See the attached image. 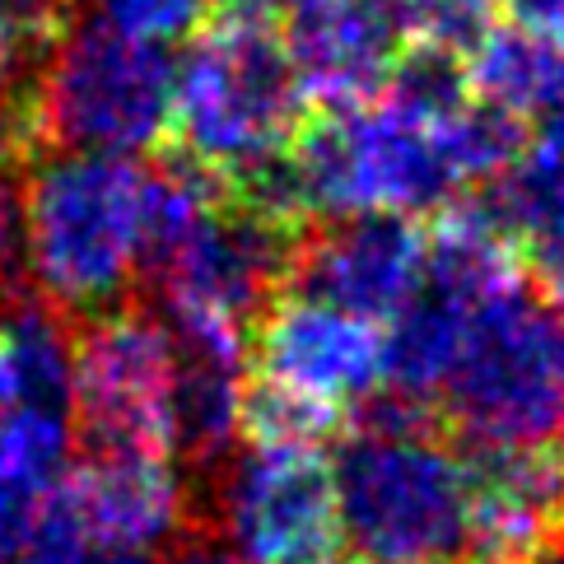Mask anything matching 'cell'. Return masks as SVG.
I'll return each mask as SVG.
<instances>
[{"mask_svg":"<svg viewBox=\"0 0 564 564\" xmlns=\"http://www.w3.org/2000/svg\"><path fill=\"white\" fill-rule=\"evenodd\" d=\"M332 457L340 541L365 564L462 560L471 532V467L430 430V411L392 392L355 411Z\"/></svg>","mask_w":564,"mask_h":564,"instance_id":"cell-1","label":"cell"},{"mask_svg":"<svg viewBox=\"0 0 564 564\" xmlns=\"http://www.w3.org/2000/svg\"><path fill=\"white\" fill-rule=\"evenodd\" d=\"M19 261L70 322L140 294V164L122 154L33 150L19 164Z\"/></svg>","mask_w":564,"mask_h":564,"instance_id":"cell-2","label":"cell"},{"mask_svg":"<svg viewBox=\"0 0 564 564\" xmlns=\"http://www.w3.org/2000/svg\"><path fill=\"white\" fill-rule=\"evenodd\" d=\"M453 112H420L392 94H378L359 108L317 117L285 154L304 219H420L467 196L471 183L453 150Z\"/></svg>","mask_w":564,"mask_h":564,"instance_id":"cell-3","label":"cell"},{"mask_svg":"<svg viewBox=\"0 0 564 564\" xmlns=\"http://www.w3.org/2000/svg\"><path fill=\"white\" fill-rule=\"evenodd\" d=\"M177 62L98 14L70 19L29 85V154H150L173 135Z\"/></svg>","mask_w":564,"mask_h":564,"instance_id":"cell-4","label":"cell"},{"mask_svg":"<svg viewBox=\"0 0 564 564\" xmlns=\"http://www.w3.org/2000/svg\"><path fill=\"white\" fill-rule=\"evenodd\" d=\"M467 448H546L564 425V322L532 280L476 299L438 392Z\"/></svg>","mask_w":564,"mask_h":564,"instance_id":"cell-5","label":"cell"},{"mask_svg":"<svg viewBox=\"0 0 564 564\" xmlns=\"http://www.w3.org/2000/svg\"><path fill=\"white\" fill-rule=\"evenodd\" d=\"M304 104L280 33L252 19H225L177 62L173 135L183 140V154L229 187L294 145Z\"/></svg>","mask_w":564,"mask_h":564,"instance_id":"cell-6","label":"cell"},{"mask_svg":"<svg viewBox=\"0 0 564 564\" xmlns=\"http://www.w3.org/2000/svg\"><path fill=\"white\" fill-rule=\"evenodd\" d=\"M206 480L210 532L243 564H313L336 551V486L322 448L248 443Z\"/></svg>","mask_w":564,"mask_h":564,"instance_id":"cell-7","label":"cell"},{"mask_svg":"<svg viewBox=\"0 0 564 564\" xmlns=\"http://www.w3.org/2000/svg\"><path fill=\"white\" fill-rule=\"evenodd\" d=\"M173 340L150 304L108 308L75 327V443L89 453L169 457Z\"/></svg>","mask_w":564,"mask_h":564,"instance_id":"cell-8","label":"cell"},{"mask_svg":"<svg viewBox=\"0 0 564 564\" xmlns=\"http://www.w3.org/2000/svg\"><path fill=\"white\" fill-rule=\"evenodd\" d=\"M299 229L304 225H285L225 196L154 275L159 313L210 317L252 332L261 308L290 285Z\"/></svg>","mask_w":564,"mask_h":564,"instance_id":"cell-9","label":"cell"},{"mask_svg":"<svg viewBox=\"0 0 564 564\" xmlns=\"http://www.w3.org/2000/svg\"><path fill=\"white\" fill-rule=\"evenodd\" d=\"M248 359L261 382L355 415L382 392V327L322 299L280 290L252 322Z\"/></svg>","mask_w":564,"mask_h":564,"instance_id":"cell-10","label":"cell"},{"mask_svg":"<svg viewBox=\"0 0 564 564\" xmlns=\"http://www.w3.org/2000/svg\"><path fill=\"white\" fill-rule=\"evenodd\" d=\"M430 234L406 215H340L304 225L294 243V294L322 299L355 317L392 322L425 290Z\"/></svg>","mask_w":564,"mask_h":564,"instance_id":"cell-11","label":"cell"},{"mask_svg":"<svg viewBox=\"0 0 564 564\" xmlns=\"http://www.w3.org/2000/svg\"><path fill=\"white\" fill-rule=\"evenodd\" d=\"M280 43L308 104L340 112L388 89L406 33L392 0H299Z\"/></svg>","mask_w":564,"mask_h":564,"instance_id":"cell-12","label":"cell"},{"mask_svg":"<svg viewBox=\"0 0 564 564\" xmlns=\"http://www.w3.org/2000/svg\"><path fill=\"white\" fill-rule=\"evenodd\" d=\"M173 340V406H169V457L183 471L210 476L243 438L248 397V332L210 317L159 313Z\"/></svg>","mask_w":564,"mask_h":564,"instance_id":"cell-13","label":"cell"},{"mask_svg":"<svg viewBox=\"0 0 564 564\" xmlns=\"http://www.w3.org/2000/svg\"><path fill=\"white\" fill-rule=\"evenodd\" d=\"M66 490L104 551H164L196 528L192 490L169 457L89 453Z\"/></svg>","mask_w":564,"mask_h":564,"instance_id":"cell-14","label":"cell"},{"mask_svg":"<svg viewBox=\"0 0 564 564\" xmlns=\"http://www.w3.org/2000/svg\"><path fill=\"white\" fill-rule=\"evenodd\" d=\"M75 322L29 280L0 294V411H70Z\"/></svg>","mask_w":564,"mask_h":564,"instance_id":"cell-15","label":"cell"},{"mask_svg":"<svg viewBox=\"0 0 564 564\" xmlns=\"http://www.w3.org/2000/svg\"><path fill=\"white\" fill-rule=\"evenodd\" d=\"M467 89L480 104L509 112L513 122H546L564 108V33L528 24H490L462 56Z\"/></svg>","mask_w":564,"mask_h":564,"instance_id":"cell-16","label":"cell"},{"mask_svg":"<svg viewBox=\"0 0 564 564\" xmlns=\"http://www.w3.org/2000/svg\"><path fill=\"white\" fill-rule=\"evenodd\" d=\"M490 196L513 234L546 238L564 229V108L522 140L518 159L490 183Z\"/></svg>","mask_w":564,"mask_h":564,"instance_id":"cell-17","label":"cell"},{"mask_svg":"<svg viewBox=\"0 0 564 564\" xmlns=\"http://www.w3.org/2000/svg\"><path fill=\"white\" fill-rule=\"evenodd\" d=\"M70 453H75L70 411H43V406L0 411V480L47 495L66 480Z\"/></svg>","mask_w":564,"mask_h":564,"instance_id":"cell-18","label":"cell"},{"mask_svg":"<svg viewBox=\"0 0 564 564\" xmlns=\"http://www.w3.org/2000/svg\"><path fill=\"white\" fill-rule=\"evenodd\" d=\"M79 0H0V75L33 85L56 37L70 29Z\"/></svg>","mask_w":564,"mask_h":564,"instance_id":"cell-19","label":"cell"},{"mask_svg":"<svg viewBox=\"0 0 564 564\" xmlns=\"http://www.w3.org/2000/svg\"><path fill=\"white\" fill-rule=\"evenodd\" d=\"M340 420L346 415L317 406L308 397H294L285 388H275V382L248 378V397H243L248 443H308V448H322V438H332Z\"/></svg>","mask_w":564,"mask_h":564,"instance_id":"cell-20","label":"cell"},{"mask_svg":"<svg viewBox=\"0 0 564 564\" xmlns=\"http://www.w3.org/2000/svg\"><path fill=\"white\" fill-rule=\"evenodd\" d=\"M98 555V541L89 532V522L79 518L75 499L66 490V480L56 490L43 495L33 522L19 536V546L6 564H89Z\"/></svg>","mask_w":564,"mask_h":564,"instance_id":"cell-21","label":"cell"},{"mask_svg":"<svg viewBox=\"0 0 564 564\" xmlns=\"http://www.w3.org/2000/svg\"><path fill=\"white\" fill-rule=\"evenodd\" d=\"M406 47H438L467 56L495 24V0H392Z\"/></svg>","mask_w":564,"mask_h":564,"instance_id":"cell-22","label":"cell"},{"mask_svg":"<svg viewBox=\"0 0 564 564\" xmlns=\"http://www.w3.org/2000/svg\"><path fill=\"white\" fill-rule=\"evenodd\" d=\"M89 6L104 24L169 47V43H187V37L206 29L215 0H89Z\"/></svg>","mask_w":564,"mask_h":564,"instance_id":"cell-23","label":"cell"},{"mask_svg":"<svg viewBox=\"0 0 564 564\" xmlns=\"http://www.w3.org/2000/svg\"><path fill=\"white\" fill-rule=\"evenodd\" d=\"M29 159V89L0 75V169Z\"/></svg>","mask_w":564,"mask_h":564,"instance_id":"cell-24","label":"cell"},{"mask_svg":"<svg viewBox=\"0 0 564 564\" xmlns=\"http://www.w3.org/2000/svg\"><path fill=\"white\" fill-rule=\"evenodd\" d=\"M532 290L564 322V229L532 238Z\"/></svg>","mask_w":564,"mask_h":564,"instance_id":"cell-25","label":"cell"},{"mask_svg":"<svg viewBox=\"0 0 564 564\" xmlns=\"http://www.w3.org/2000/svg\"><path fill=\"white\" fill-rule=\"evenodd\" d=\"M164 564H243V560H238V555L225 546V541H219V536L206 528V522H196L192 532H183V536H177L173 546H169V560H164Z\"/></svg>","mask_w":564,"mask_h":564,"instance_id":"cell-26","label":"cell"},{"mask_svg":"<svg viewBox=\"0 0 564 564\" xmlns=\"http://www.w3.org/2000/svg\"><path fill=\"white\" fill-rule=\"evenodd\" d=\"M503 10L513 14V24L564 33V0H503Z\"/></svg>","mask_w":564,"mask_h":564,"instance_id":"cell-27","label":"cell"},{"mask_svg":"<svg viewBox=\"0 0 564 564\" xmlns=\"http://www.w3.org/2000/svg\"><path fill=\"white\" fill-rule=\"evenodd\" d=\"M215 6H225L229 19H252V24H271L275 14H290L299 0H215Z\"/></svg>","mask_w":564,"mask_h":564,"instance_id":"cell-28","label":"cell"},{"mask_svg":"<svg viewBox=\"0 0 564 564\" xmlns=\"http://www.w3.org/2000/svg\"><path fill=\"white\" fill-rule=\"evenodd\" d=\"M528 564H564V522H560V528H555L546 541H541V551H536Z\"/></svg>","mask_w":564,"mask_h":564,"instance_id":"cell-29","label":"cell"},{"mask_svg":"<svg viewBox=\"0 0 564 564\" xmlns=\"http://www.w3.org/2000/svg\"><path fill=\"white\" fill-rule=\"evenodd\" d=\"M89 564H164L154 551H104V555H94Z\"/></svg>","mask_w":564,"mask_h":564,"instance_id":"cell-30","label":"cell"},{"mask_svg":"<svg viewBox=\"0 0 564 564\" xmlns=\"http://www.w3.org/2000/svg\"><path fill=\"white\" fill-rule=\"evenodd\" d=\"M313 564H365V560H359V555H322Z\"/></svg>","mask_w":564,"mask_h":564,"instance_id":"cell-31","label":"cell"},{"mask_svg":"<svg viewBox=\"0 0 564 564\" xmlns=\"http://www.w3.org/2000/svg\"><path fill=\"white\" fill-rule=\"evenodd\" d=\"M555 438H560V448H555V453H560V462H564V425H560V434H555Z\"/></svg>","mask_w":564,"mask_h":564,"instance_id":"cell-32","label":"cell"},{"mask_svg":"<svg viewBox=\"0 0 564 564\" xmlns=\"http://www.w3.org/2000/svg\"><path fill=\"white\" fill-rule=\"evenodd\" d=\"M425 564H457V560H425Z\"/></svg>","mask_w":564,"mask_h":564,"instance_id":"cell-33","label":"cell"},{"mask_svg":"<svg viewBox=\"0 0 564 564\" xmlns=\"http://www.w3.org/2000/svg\"><path fill=\"white\" fill-rule=\"evenodd\" d=\"M522 564H528V560H522Z\"/></svg>","mask_w":564,"mask_h":564,"instance_id":"cell-34","label":"cell"}]
</instances>
